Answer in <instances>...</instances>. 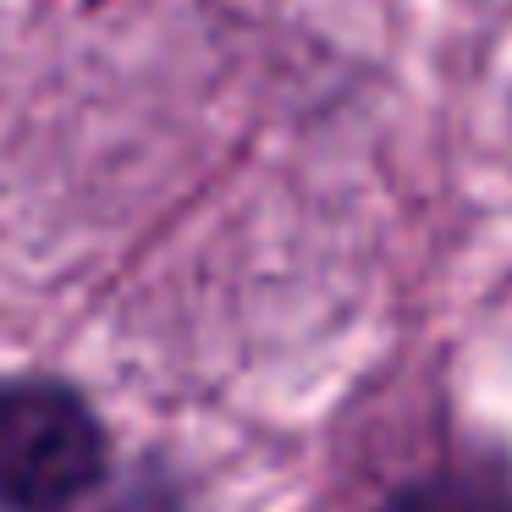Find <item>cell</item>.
<instances>
[{"mask_svg": "<svg viewBox=\"0 0 512 512\" xmlns=\"http://www.w3.org/2000/svg\"><path fill=\"white\" fill-rule=\"evenodd\" d=\"M111 468L100 413L56 375L0 380V512H78Z\"/></svg>", "mask_w": 512, "mask_h": 512, "instance_id": "6da1fadb", "label": "cell"}, {"mask_svg": "<svg viewBox=\"0 0 512 512\" xmlns=\"http://www.w3.org/2000/svg\"><path fill=\"white\" fill-rule=\"evenodd\" d=\"M380 512H512V479L496 457H441L402 479Z\"/></svg>", "mask_w": 512, "mask_h": 512, "instance_id": "7a4b0ae2", "label": "cell"}]
</instances>
